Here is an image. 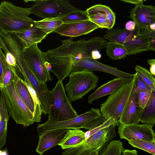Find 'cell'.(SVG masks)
<instances>
[{
  "mask_svg": "<svg viewBox=\"0 0 155 155\" xmlns=\"http://www.w3.org/2000/svg\"><path fill=\"white\" fill-rule=\"evenodd\" d=\"M58 47L48 50V61L51 67V71L62 81L69 76L73 64L84 57H91L92 52L100 51L105 48L108 41L103 37L96 36L87 40L84 39L73 41L72 38L61 41Z\"/></svg>",
  "mask_w": 155,
  "mask_h": 155,
  "instance_id": "6da1fadb",
  "label": "cell"
},
{
  "mask_svg": "<svg viewBox=\"0 0 155 155\" xmlns=\"http://www.w3.org/2000/svg\"><path fill=\"white\" fill-rule=\"evenodd\" d=\"M30 8L17 6L7 1L0 3V31L15 33L33 26L35 21L29 17Z\"/></svg>",
  "mask_w": 155,
  "mask_h": 155,
  "instance_id": "7a4b0ae2",
  "label": "cell"
},
{
  "mask_svg": "<svg viewBox=\"0 0 155 155\" xmlns=\"http://www.w3.org/2000/svg\"><path fill=\"white\" fill-rule=\"evenodd\" d=\"M48 101V120L61 121L78 115L67 96L62 81H58L54 88L49 91Z\"/></svg>",
  "mask_w": 155,
  "mask_h": 155,
  "instance_id": "3957f363",
  "label": "cell"
},
{
  "mask_svg": "<svg viewBox=\"0 0 155 155\" xmlns=\"http://www.w3.org/2000/svg\"><path fill=\"white\" fill-rule=\"evenodd\" d=\"M9 113L16 123L28 127L34 123L33 114L20 97L14 81L6 87H0Z\"/></svg>",
  "mask_w": 155,
  "mask_h": 155,
  "instance_id": "277c9868",
  "label": "cell"
},
{
  "mask_svg": "<svg viewBox=\"0 0 155 155\" xmlns=\"http://www.w3.org/2000/svg\"><path fill=\"white\" fill-rule=\"evenodd\" d=\"M137 73L130 81L124 84L115 92L110 94L101 105L100 110L101 115L106 119L111 118L119 125V120L124 108L131 94Z\"/></svg>",
  "mask_w": 155,
  "mask_h": 155,
  "instance_id": "5b68a950",
  "label": "cell"
},
{
  "mask_svg": "<svg viewBox=\"0 0 155 155\" xmlns=\"http://www.w3.org/2000/svg\"><path fill=\"white\" fill-rule=\"evenodd\" d=\"M68 82L64 87L71 102L81 99L97 87L99 78L93 71H83L71 73Z\"/></svg>",
  "mask_w": 155,
  "mask_h": 155,
  "instance_id": "8992f818",
  "label": "cell"
},
{
  "mask_svg": "<svg viewBox=\"0 0 155 155\" xmlns=\"http://www.w3.org/2000/svg\"><path fill=\"white\" fill-rule=\"evenodd\" d=\"M101 115L100 109L92 108L88 111L68 120L58 121L48 120L42 124H39L37 128L39 134L59 129L84 128L87 129L89 123Z\"/></svg>",
  "mask_w": 155,
  "mask_h": 155,
  "instance_id": "52a82bcc",
  "label": "cell"
},
{
  "mask_svg": "<svg viewBox=\"0 0 155 155\" xmlns=\"http://www.w3.org/2000/svg\"><path fill=\"white\" fill-rule=\"evenodd\" d=\"M30 12L43 19L61 18L79 9L67 0H37Z\"/></svg>",
  "mask_w": 155,
  "mask_h": 155,
  "instance_id": "ba28073f",
  "label": "cell"
},
{
  "mask_svg": "<svg viewBox=\"0 0 155 155\" xmlns=\"http://www.w3.org/2000/svg\"><path fill=\"white\" fill-rule=\"evenodd\" d=\"M23 54L25 61L39 81L46 83L52 80L50 72L46 67L48 63L46 52L40 50L38 44L24 48Z\"/></svg>",
  "mask_w": 155,
  "mask_h": 155,
  "instance_id": "9c48e42d",
  "label": "cell"
},
{
  "mask_svg": "<svg viewBox=\"0 0 155 155\" xmlns=\"http://www.w3.org/2000/svg\"><path fill=\"white\" fill-rule=\"evenodd\" d=\"M83 71L103 72L128 81L132 80L134 76V74H129L105 65L89 57H83L74 63L71 73Z\"/></svg>",
  "mask_w": 155,
  "mask_h": 155,
  "instance_id": "30bf717a",
  "label": "cell"
},
{
  "mask_svg": "<svg viewBox=\"0 0 155 155\" xmlns=\"http://www.w3.org/2000/svg\"><path fill=\"white\" fill-rule=\"evenodd\" d=\"M17 66L25 80L29 84L35 92L40 101L43 113L45 114H48L49 91L47 87L46 83L41 81L37 79L25 60Z\"/></svg>",
  "mask_w": 155,
  "mask_h": 155,
  "instance_id": "8fae6325",
  "label": "cell"
},
{
  "mask_svg": "<svg viewBox=\"0 0 155 155\" xmlns=\"http://www.w3.org/2000/svg\"><path fill=\"white\" fill-rule=\"evenodd\" d=\"M118 126V133L121 139L128 141L136 139L148 141L155 140L154 131L150 124H120Z\"/></svg>",
  "mask_w": 155,
  "mask_h": 155,
  "instance_id": "7c38bea8",
  "label": "cell"
},
{
  "mask_svg": "<svg viewBox=\"0 0 155 155\" xmlns=\"http://www.w3.org/2000/svg\"><path fill=\"white\" fill-rule=\"evenodd\" d=\"M86 11L89 20L99 28L109 30L112 28L115 24V14L109 6L98 4L87 8Z\"/></svg>",
  "mask_w": 155,
  "mask_h": 155,
  "instance_id": "4fadbf2b",
  "label": "cell"
},
{
  "mask_svg": "<svg viewBox=\"0 0 155 155\" xmlns=\"http://www.w3.org/2000/svg\"><path fill=\"white\" fill-rule=\"evenodd\" d=\"M129 17L136 25V28H149L155 30V7L141 3L135 5Z\"/></svg>",
  "mask_w": 155,
  "mask_h": 155,
  "instance_id": "5bb4252c",
  "label": "cell"
},
{
  "mask_svg": "<svg viewBox=\"0 0 155 155\" xmlns=\"http://www.w3.org/2000/svg\"><path fill=\"white\" fill-rule=\"evenodd\" d=\"M99 28L89 20L69 23H62L53 32L71 37H78L88 34Z\"/></svg>",
  "mask_w": 155,
  "mask_h": 155,
  "instance_id": "9a60e30c",
  "label": "cell"
},
{
  "mask_svg": "<svg viewBox=\"0 0 155 155\" xmlns=\"http://www.w3.org/2000/svg\"><path fill=\"white\" fill-rule=\"evenodd\" d=\"M143 110L139 106L136 92L132 91L130 96L121 114L119 124H138Z\"/></svg>",
  "mask_w": 155,
  "mask_h": 155,
  "instance_id": "2e32d148",
  "label": "cell"
},
{
  "mask_svg": "<svg viewBox=\"0 0 155 155\" xmlns=\"http://www.w3.org/2000/svg\"><path fill=\"white\" fill-rule=\"evenodd\" d=\"M116 126L114 124L100 129L85 140L83 143L87 147L100 151L117 135Z\"/></svg>",
  "mask_w": 155,
  "mask_h": 155,
  "instance_id": "e0dca14e",
  "label": "cell"
},
{
  "mask_svg": "<svg viewBox=\"0 0 155 155\" xmlns=\"http://www.w3.org/2000/svg\"><path fill=\"white\" fill-rule=\"evenodd\" d=\"M67 131V129H59L39 134L36 152L42 155L46 151L58 145L64 137Z\"/></svg>",
  "mask_w": 155,
  "mask_h": 155,
  "instance_id": "ac0fdd59",
  "label": "cell"
},
{
  "mask_svg": "<svg viewBox=\"0 0 155 155\" xmlns=\"http://www.w3.org/2000/svg\"><path fill=\"white\" fill-rule=\"evenodd\" d=\"M24 48L40 43L48 34L34 25L24 30L15 33Z\"/></svg>",
  "mask_w": 155,
  "mask_h": 155,
  "instance_id": "d6986e66",
  "label": "cell"
},
{
  "mask_svg": "<svg viewBox=\"0 0 155 155\" xmlns=\"http://www.w3.org/2000/svg\"><path fill=\"white\" fill-rule=\"evenodd\" d=\"M128 82L123 79L116 78L102 84L89 95L88 97V103L91 104L95 100L113 94Z\"/></svg>",
  "mask_w": 155,
  "mask_h": 155,
  "instance_id": "ffe728a7",
  "label": "cell"
},
{
  "mask_svg": "<svg viewBox=\"0 0 155 155\" xmlns=\"http://www.w3.org/2000/svg\"><path fill=\"white\" fill-rule=\"evenodd\" d=\"M85 140V132L79 129H67L64 137L58 144L63 149L76 147Z\"/></svg>",
  "mask_w": 155,
  "mask_h": 155,
  "instance_id": "44dd1931",
  "label": "cell"
},
{
  "mask_svg": "<svg viewBox=\"0 0 155 155\" xmlns=\"http://www.w3.org/2000/svg\"><path fill=\"white\" fill-rule=\"evenodd\" d=\"M151 39H142L137 36L135 33L123 45L128 49L130 55H135L142 52L152 50L150 46Z\"/></svg>",
  "mask_w": 155,
  "mask_h": 155,
  "instance_id": "7402d4cb",
  "label": "cell"
},
{
  "mask_svg": "<svg viewBox=\"0 0 155 155\" xmlns=\"http://www.w3.org/2000/svg\"><path fill=\"white\" fill-rule=\"evenodd\" d=\"M0 111L1 120L0 122V150L5 144L7 137L8 123L10 117L7 107L5 103L3 95L1 92Z\"/></svg>",
  "mask_w": 155,
  "mask_h": 155,
  "instance_id": "603a6c76",
  "label": "cell"
},
{
  "mask_svg": "<svg viewBox=\"0 0 155 155\" xmlns=\"http://www.w3.org/2000/svg\"><path fill=\"white\" fill-rule=\"evenodd\" d=\"M135 31H130L125 28H119L107 30L104 33L103 38L109 41L123 44L129 40L135 33Z\"/></svg>",
  "mask_w": 155,
  "mask_h": 155,
  "instance_id": "cb8c5ba5",
  "label": "cell"
},
{
  "mask_svg": "<svg viewBox=\"0 0 155 155\" xmlns=\"http://www.w3.org/2000/svg\"><path fill=\"white\" fill-rule=\"evenodd\" d=\"M105 48L107 55L112 60H120L130 55L128 49L123 44L109 41Z\"/></svg>",
  "mask_w": 155,
  "mask_h": 155,
  "instance_id": "d4e9b609",
  "label": "cell"
},
{
  "mask_svg": "<svg viewBox=\"0 0 155 155\" xmlns=\"http://www.w3.org/2000/svg\"><path fill=\"white\" fill-rule=\"evenodd\" d=\"M143 124H148L153 127L155 124V92L152 91L147 106L143 109L140 119Z\"/></svg>",
  "mask_w": 155,
  "mask_h": 155,
  "instance_id": "484cf974",
  "label": "cell"
},
{
  "mask_svg": "<svg viewBox=\"0 0 155 155\" xmlns=\"http://www.w3.org/2000/svg\"><path fill=\"white\" fill-rule=\"evenodd\" d=\"M21 79L18 77L14 81L16 88L20 97L28 108L33 114L34 105L32 98L27 87L22 82Z\"/></svg>",
  "mask_w": 155,
  "mask_h": 155,
  "instance_id": "4316f807",
  "label": "cell"
},
{
  "mask_svg": "<svg viewBox=\"0 0 155 155\" xmlns=\"http://www.w3.org/2000/svg\"><path fill=\"white\" fill-rule=\"evenodd\" d=\"M62 23L60 18H48L35 21L34 26L41 29L48 35L52 33L53 31Z\"/></svg>",
  "mask_w": 155,
  "mask_h": 155,
  "instance_id": "83f0119b",
  "label": "cell"
},
{
  "mask_svg": "<svg viewBox=\"0 0 155 155\" xmlns=\"http://www.w3.org/2000/svg\"><path fill=\"white\" fill-rule=\"evenodd\" d=\"M22 82L27 87L32 98L34 105V111L33 113V121L34 122H41L42 110L40 101L37 94L29 84L25 80L21 79Z\"/></svg>",
  "mask_w": 155,
  "mask_h": 155,
  "instance_id": "f1b7e54d",
  "label": "cell"
},
{
  "mask_svg": "<svg viewBox=\"0 0 155 155\" xmlns=\"http://www.w3.org/2000/svg\"><path fill=\"white\" fill-rule=\"evenodd\" d=\"M99 155H122L124 148L120 140H112L102 149Z\"/></svg>",
  "mask_w": 155,
  "mask_h": 155,
  "instance_id": "f546056e",
  "label": "cell"
},
{
  "mask_svg": "<svg viewBox=\"0 0 155 155\" xmlns=\"http://www.w3.org/2000/svg\"><path fill=\"white\" fill-rule=\"evenodd\" d=\"M136 73L149 87L151 90L155 92V76L147 69L139 65L135 67Z\"/></svg>",
  "mask_w": 155,
  "mask_h": 155,
  "instance_id": "4dcf8cb0",
  "label": "cell"
},
{
  "mask_svg": "<svg viewBox=\"0 0 155 155\" xmlns=\"http://www.w3.org/2000/svg\"><path fill=\"white\" fill-rule=\"evenodd\" d=\"M128 143L134 147L144 150L155 155V140L148 141L140 139L128 141Z\"/></svg>",
  "mask_w": 155,
  "mask_h": 155,
  "instance_id": "1f68e13d",
  "label": "cell"
},
{
  "mask_svg": "<svg viewBox=\"0 0 155 155\" xmlns=\"http://www.w3.org/2000/svg\"><path fill=\"white\" fill-rule=\"evenodd\" d=\"M60 19L63 23L89 20L86 11L80 9L60 18Z\"/></svg>",
  "mask_w": 155,
  "mask_h": 155,
  "instance_id": "d6a6232c",
  "label": "cell"
},
{
  "mask_svg": "<svg viewBox=\"0 0 155 155\" xmlns=\"http://www.w3.org/2000/svg\"><path fill=\"white\" fill-rule=\"evenodd\" d=\"M20 71L18 68L17 69L13 68L7 64L4 69L2 84L0 87H6L14 81L17 77H19L18 73Z\"/></svg>",
  "mask_w": 155,
  "mask_h": 155,
  "instance_id": "836d02e7",
  "label": "cell"
},
{
  "mask_svg": "<svg viewBox=\"0 0 155 155\" xmlns=\"http://www.w3.org/2000/svg\"><path fill=\"white\" fill-rule=\"evenodd\" d=\"M151 90H139L135 92L139 106L143 109L147 106L151 95Z\"/></svg>",
  "mask_w": 155,
  "mask_h": 155,
  "instance_id": "e575fe53",
  "label": "cell"
},
{
  "mask_svg": "<svg viewBox=\"0 0 155 155\" xmlns=\"http://www.w3.org/2000/svg\"><path fill=\"white\" fill-rule=\"evenodd\" d=\"M136 35L145 40L151 39L155 38V30L149 28H136Z\"/></svg>",
  "mask_w": 155,
  "mask_h": 155,
  "instance_id": "d590c367",
  "label": "cell"
},
{
  "mask_svg": "<svg viewBox=\"0 0 155 155\" xmlns=\"http://www.w3.org/2000/svg\"><path fill=\"white\" fill-rule=\"evenodd\" d=\"M151 90L141 77L137 73L132 91L135 92L139 90Z\"/></svg>",
  "mask_w": 155,
  "mask_h": 155,
  "instance_id": "8d00e7d4",
  "label": "cell"
},
{
  "mask_svg": "<svg viewBox=\"0 0 155 155\" xmlns=\"http://www.w3.org/2000/svg\"><path fill=\"white\" fill-rule=\"evenodd\" d=\"M5 58L1 47H0V87L2 84V77L5 68L7 65Z\"/></svg>",
  "mask_w": 155,
  "mask_h": 155,
  "instance_id": "74e56055",
  "label": "cell"
},
{
  "mask_svg": "<svg viewBox=\"0 0 155 155\" xmlns=\"http://www.w3.org/2000/svg\"><path fill=\"white\" fill-rule=\"evenodd\" d=\"M136 28V23L133 20L128 21L125 24V28L128 31H134L135 30Z\"/></svg>",
  "mask_w": 155,
  "mask_h": 155,
  "instance_id": "f35d334b",
  "label": "cell"
},
{
  "mask_svg": "<svg viewBox=\"0 0 155 155\" xmlns=\"http://www.w3.org/2000/svg\"><path fill=\"white\" fill-rule=\"evenodd\" d=\"M147 63L150 65V72L154 76H155V59L151 58L147 60Z\"/></svg>",
  "mask_w": 155,
  "mask_h": 155,
  "instance_id": "ab89813d",
  "label": "cell"
},
{
  "mask_svg": "<svg viewBox=\"0 0 155 155\" xmlns=\"http://www.w3.org/2000/svg\"><path fill=\"white\" fill-rule=\"evenodd\" d=\"M122 155H138V153L136 150L125 149Z\"/></svg>",
  "mask_w": 155,
  "mask_h": 155,
  "instance_id": "60d3db41",
  "label": "cell"
},
{
  "mask_svg": "<svg viewBox=\"0 0 155 155\" xmlns=\"http://www.w3.org/2000/svg\"><path fill=\"white\" fill-rule=\"evenodd\" d=\"M101 57V54L98 50H94L92 52L91 57L93 59L97 60L100 59Z\"/></svg>",
  "mask_w": 155,
  "mask_h": 155,
  "instance_id": "b9f144b4",
  "label": "cell"
},
{
  "mask_svg": "<svg viewBox=\"0 0 155 155\" xmlns=\"http://www.w3.org/2000/svg\"><path fill=\"white\" fill-rule=\"evenodd\" d=\"M120 1L126 3H129L135 5L140 3L144 2L145 1L143 0H121Z\"/></svg>",
  "mask_w": 155,
  "mask_h": 155,
  "instance_id": "7bdbcfd3",
  "label": "cell"
},
{
  "mask_svg": "<svg viewBox=\"0 0 155 155\" xmlns=\"http://www.w3.org/2000/svg\"><path fill=\"white\" fill-rule=\"evenodd\" d=\"M99 150L94 149L86 155H99Z\"/></svg>",
  "mask_w": 155,
  "mask_h": 155,
  "instance_id": "ee69618b",
  "label": "cell"
},
{
  "mask_svg": "<svg viewBox=\"0 0 155 155\" xmlns=\"http://www.w3.org/2000/svg\"><path fill=\"white\" fill-rule=\"evenodd\" d=\"M1 113H0V121L1 120Z\"/></svg>",
  "mask_w": 155,
  "mask_h": 155,
  "instance_id": "f6af8a7d",
  "label": "cell"
},
{
  "mask_svg": "<svg viewBox=\"0 0 155 155\" xmlns=\"http://www.w3.org/2000/svg\"><path fill=\"white\" fill-rule=\"evenodd\" d=\"M1 47V44H0V47Z\"/></svg>",
  "mask_w": 155,
  "mask_h": 155,
  "instance_id": "bcb514c9",
  "label": "cell"
}]
</instances>
